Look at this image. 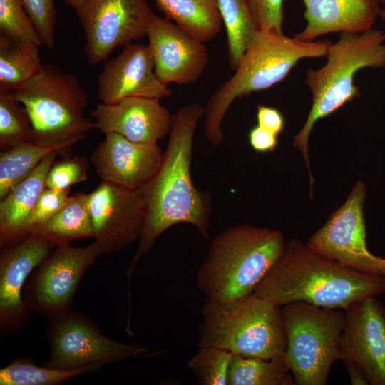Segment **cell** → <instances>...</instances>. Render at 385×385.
Segmentation results:
<instances>
[{"instance_id":"obj_1","label":"cell","mask_w":385,"mask_h":385,"mask_svg":"<svg viewBox=\"0 0 385 385\" xmlns=\"http://www.w3.org/2000/svg\"><path fill=\"white\" fill-rule=\"evenodd\" d=\"M205 113L200 104L192 103L173 113L169 141L161 164L152 179L140 189L145 217L138 248L127 271L128 296L136 264L166 230L177 224L188 223L208 237L211 196L194 185L190 173L194 135Z\"/></svg>"},{"instance_id":"obj_2","label":"cell","mask_w":385,"mask_h":385,"mask_svg":"<svg viewBox=\"0 0 385 385\" xmlns=\"http://www.w3.org/2000/svg\"><path fill=\"white\" fill-rule=\"evenodd\" d=\"M253 293L282 307L302 301L345 310L354 301L384 294L385 276L346 267L293 239Z\"/></svg>"},{"instance_id":"obj_3","label":"cell","mask_w":385,"mask_h":385,"mask_svg":"<svg viewBox=\"0 0 385 385\" xmlns=\"http://www.w3.org/2000/svg\"><path fill=\"white\" fill-rule=\"evenodd\" d=\"M283 234L250 224L227 227L212 241L196 278L197 287L215 302L252 294L284 253Z\"/></svg>"},{"instance_id":"obj_4","label":"cell","mask_w":385,"mask_h":385,"mask_svg":"<svg viewBox=\"0 0 385 385\" xmlns=\"http://www.w3.org/2000/svg\"><path fill=\"white\" fill-rule=\"evenodd\" d=\"M328 40L304 41L283 32L257 31L235 73L208 98L205 107V136L213 147L222 141V120L232 102L284 80L302 59L326 56Z\"/></svg>"},{"instance_id":"obj_5","label":"cell","mask_w":385,"mask_h":385,"mask_svg":"<svg viewBox=\"0 0 385 385\" xmlns=\"http://www.w3.org/2000/svg\"><path fill=\"white\" fill-rule=\"evenodd\" d=\"M385 31L370 29L358 33H341L331 43L326 63L306 71L305 84L312 94V106L306 121L295 135L293 145L301 152L307 165L310 186L309 139L314 124L360 95L354 84L355 74L364 68L385 67Z\"/></svg>"},{"instance_id":"obj_6","label":"cell","mask_w":385,"mask_h":385,"mask_svg":"<svg viewBox=\"0 0 385 385\" xmlns=\"http://www.w3.org/2000/svg\"><path fill=\"white\" fill-rule=\"evenodd\" d=\"M198 346L270 360L284 356L282 307L254 293L232 301L206 299Z\"/></svg>"},{"instance_id":"obj_7","label":"cell","mask_w":385,"mask_h":385,"mask_svg":"<svg viewBox=\"0 0 385 385\" xmlns=\"http://www.w3.org/2000/svg\"><path fill=\"white\" fill-rule=\"evenodd\" d=\"M14 93L29 115L35 143L69 148L96 128L85 115L88 93L73 74L55 65L43 64Z\"/></svg>"},{"instance_id":"obj_8","label":"cell","mask_w":385,"mask_h":385,"mask_svg":"<svg viewBox=\"0 0 385 385\" xmlns=\"http://www.w3.org/2000/svg\"><path fill=\"white\" fill-rule=\"evenodd\" d=\"M284 359L297 385H324L340 360L345 312L298 301L282 306Z\"/></svg>"},{"instance_id":"obj_9","label":"cell","mask_w":385,"mask_h":385,"mask_svg":"<svg viewBox=\"0 0 385 385\" xmlns=\"http://www.w3.org/2000/svg\"><path fill=\"white\" fill-rule=\"evenodd\" d=\"M46 338L50 355L43 366L61 370L93 363L118 361L140 356L148 349L139 344L123 343L105 336L85 314L68 308L48 317Z\"/></svg>"},{"instance_id":"obj_10","label":"cell","mask_w":385,"mask_h":385,"mask_svg":"<svg viewBox=\"0 0 385 385\" xmlns=\"http://www.w3.org/2000/svg\"><path fill=\"white\" fill-rule=\"evenodd\" d=\"M345 312L340 360L354 385H385V307L376 297L353 302Z\"/></svg>"},{"instance_id":"obj_11","label":"cell","mask_w":385,"mask_h":385,"mask_svg":"<svg viewBox=\"0 0 385 385\" xmlns=\"http://www.w3.org/2000/svg\"><path fill=\"white\" fill-rule=\"evenodd\" d=\"M101 254L95 241L83 247H56L27 279L22 294L27 307L48 317L71 308L85 272Z\"/></svg>"},{"instance_id":"obj_12","label":"cell","mask_w":385,"mask_h":385,"mask_svg":"<svg viewBox=\"0 0 385 385\" xmlns=\"http://www.w3.org/2000/svg\"><path fill=\"white\" fill-rule=\"evenodd\" d=\"M77 15L85 33L88 62L96 66L117 47L147 36L155 14L146 0H86Z\"/></svg>"},{"instance_id":"obj_13","label":"cell","mask_w":385,"mask_h":385,"mask_svg":"<svg viewBox=\"0 0 385 385\" xmlns=\"http://www.w3.org/2000/svg\"><path fill=\"white\" fill-rule=\"evenodd\" d=\"M366 195L364 183L358 181L344 203L310 237L307 244L317 253L346 267L379 274V257L374 255L366 245L364 215Z\"/></svg>"},{"instance_id":"obj_14","label":"cell","mask_w":385,"mask_h":385,"mask_svg":"<svg viewBox=\"0 0 385 385\" xmlns=\"http://www.w3.org/2000/svg\"><path fill=\"white\" fill-rule=\"evenodd\" d=\"M93 238L102 253L118 252L139 240L145 205L140 190H130L101 180L88 194Z\"/></svg>"},{"instance_id":"obj_15","label":"cell","mask_w":385,"mask_h":385,"mask_svg":"<svg viewBox=\"0 0 385 385\" xmlns=\"http://www.w3.org/2000/svg\"><path fill=\"white\" fill-rule=\"evenodd\" d=\"M0 252V337L7 338L31 317L22 294L33 270L54 248L33 233L6 245Z\"/></svg>"},{"instance_id":"obj_16","label":"cell","mask_w":385,"mask_h":385,"mask_svg":"<svg viewBox=\"0 0 385 385\" xmlns=\"http://www.w3.org/2000/svg\"><path fill=\"white\" fill-rule=\"evenodd\" d=\"M155 74L164 85H185L197 81L209 63L205 43L172 21L154 15L147 32Z\"/></svg>"},{"instance_id":"obj_17","label":"cell","mask_w":385,"mask_h":385,"mask_svg":"<svg viewBox=\"0 0 385 385\" xmlns=\"http://www.w3.org/2000/svg\"><path fill=\"white\" fill-rule=\"evenodd\" d=\"M97 85L98 98L103 103H113L130 96L160 100L172 95V91L155 74L154 60L148 46L134 43L105 62Z\"/></svg>"},{"instance_id":"obj_18","label":"cell","mask_w":385,"mask_h":385,"mask_svg":"<svg viewBox=\"0 0 385 385\" xmlns=\"http://www.w3.org/2000/svg\"><path fill=\"white\" fill-rule=\"evenodd\" d=\"M91 155L101 180L130 190H140L155 175L163 153L158 143L133 142L110 133Z\"/></svg>"},{"instance_id":"obj_19","label":"cell","mask_w":385,"mask_h":385,"mask_svg":"<svg viewBox=\"0 0 385 385\" xmlns=\"http://www.w3.org/2000/svg\"><path fill=\"white\" fill-rule=\"evenodd\" d=\"M91 115L96 128L113 133L136 143H157L170 132L173 113L160 100L130 96L113 103H101Z\"/></svg>"},{"instance_id":"obj_20","label":"cell","mask_w":385,"mask_h":385,"mask_svg":"<svg viewBox=\"0 0 385 385\" xmlns=\"http://www.w3.org/2000/svg\"><path fill=\"white\" fill-rule=\"evenodd\" d=\"M304 29L294 36L312 41L329 33H358L370 29L381 11L380 0H302Z\"/></svg>"},{"instance_id":"obj_21","label":"cell","mask_w":385,"mask_h":385,"mask_svg":"<svg viewBox=\"0 0 385 385\" xmlns=\"http://www.w3.org/2000/svg\"><path fill=\"white\" fill-rule=\"evenodd\" d=\"M61 151L63 150L48 153L28 178L14 186L0 200V247L26 236L28 218L46 188L47 174Z\"/></svg>"},{"instance_id":"obj_22","label":"cell","mask_w":385,"mask_h":385,"mask_svg":"<svg viewBox=\"0 0 385 385\" xmlns=\"http://www.w3.org/2000/svg\"><path fill=\"white\" fill-rule=\"evenodd\" d=\"M29 233L37 235L55 248L68 245L78 239L93 237L88 194L72 195L58 212L31 228Z\"/></svg>"},{"instance_id":"obj_23","label":"cell","mask_w":385,"mask_h":385,"mask_svg":"<svg viewBox=\"0 0 385 385\" xmlns=\"http://www.w3.org/2000/svg\"><path fill=\"white\" fill-rule=\"evenodd\" d=\"M165 17L205 43L220 32L222 20L217 0H155Z\"/></svg>"},{"instance_id":"obj_24","label":"cell","mask_w":385,"mask_h":385,"mask_svg":"<svg viewBox=\"0 0 385 385\" xmlns=\"http://www.w3.org/2000/svg\"><path fill=\"white\" fill-rule=\"evenodd\" d=\"M41 44L0 35V91H14L41 68Z\"/></svg>"},{"instance_id":"obj_25","label":"cell","mask_w":385,"mask_h":385,"mask_svg":"<svg viewBox=\"0 0 385 385\" xmlns=\"http://www.w3.org/2000/svg\"><path fill=\"white\" fill-rule=\"evenodd\" d=\"M284 356L266 360L232 354L227 385H293Z\"/></svg>"},{"instance_id":"obj_26","label":"cell","mask_w":385,"mask_h":385,"mask_svg":"<svg viewBox=\"0 0 385 385\" xmlns=\"http://www.w3.org/2000/svg\"><path fill=\"white\" fill-rule=\"evenodd\" d=\"M227 33L228 59L235 71L257 31L246 0H217Z\"/></svg>"},{"instance_id":"obj_27","label":"cell","mask_w":385,"mask_h":385,"mask_svg":"<svg viewBox=\"0 0 385 385\" xmlns=\"http://www.w3.org/2000/svg\"><path fill=\"white\" fill-rule=\"evenodd\" d=\"M66 148L63 145L48 146L26 143L1 151L0 200L14 186L28 178L48 153Z\"/></svg>"},{"instance_id":"obj_28","label":"cell","mask_w":385,"mask_h":385,"mask_svg":"<svg viewBox=\"0 0 385 385\" xmlns=\"http://www.w3.org/2000/svg\"><path fill=\"white\" fill-rule=\"evenodd\" d=\"M104 365L98 362L61 370L38 366L33 359L20 357L0 369V385H58L76 376L96 371Z\"/></svg>"},{"instance_id":"obj_29","label":"cell","mask_w":385,"mask_h":385,"mask_svg":"<svg viewBox=\"0 0 385 385\" xmlns=\"http://www.w3.org/2000/svg\"><path fill=\"white\" fill-rule=\"evenodd\" d=\"M34 143L33 128L24 105L14 91H0V150Z\"/></svg>"},{"instance_id":"obj_30","label":"cell","mask_w":385,"mask_h":385,"mask_svg":"<svg viewBox=\"0 0 385 385\" xmlns=\"http://www.w3.org/2000/svg\"><path fill=\"white\" fill-rule=\"evenodd\" d=\"M188 367L202 385H227V373L232 354L210 346H198Z\"/></svg>"},{"instance_id":"obj_31","label":"cell","mask_w":385,"mask_h":385,"mask_svg":"<svg viewBox=\"0 0 385 385\" xmlns=\"http://www.w3.org/2000/svg\"><path fill=\"white\" fill-rule=\"evenodd\" d=\"M0 33L41 44L23 0H0Z\"/></svg>"},{"instance_id":"obj_32","label":"cell","mask_w":385,"mask_h":385,"mask_svg":"<svg viewBox=\"0 0 385 385\" xmlns=\"http://www.w3.org/2000/svg\"><path fill=\"white\" fill-rule=\"evenodd\" d=\"M88 168V160L79 155L54 162L47 174L46 187L70 189L73 185L87 180Z\"/></svg>"},{"instance_id":"obj_33","label":"cell","mask_w":385,"mask_h":385,"mask_svg":"<svg viewBox=\"0 0 385 385\" xmlns=\"http://www.w3.org/2000/svg\"><path fill=\"white\" fill-rule=\"evenodd\" d=\"M24 8L38 34L41 44L50 49L55 44V0H23Z\"/></svg>"},{"instance_id":"obj_34","label":"cell","mask_w":385,"mask_h":385,"mask_svg":"<svg viewBox=\"0 0 385 385\" xmlns=\"http://www.w3.org/2000/svg\"><path fill=\"white\" fill-rule=\"evenodd\" d=\"M284 0H246L257 31H282Z\"/></svg>"},{"instance_id":"obj_35","label":"cell","mask_w":385,"mask_h":385,"mask_svg":"<svg viewBox=\"0 0 385 385\" xmlns=\"http://www.w3.org/2000/svg\"><path fill=\"white\" fill-rule=\"evenodd\" d=\"M70 189L58 190L46 188L40 195L26 222L25 235L58 212L68 202Z\"/></svg>"},{"instance_id":"obj_36","label":"cell","mask_w":385,"mask_h":385,"mask_svg":"<svg viewBox=\"0 0 385 385\" xmlns=\"http://www.w3.org/2000/svg\"><path fill=\"white\" fill-rule=\"evenodd\" d=\"M257 125L277 136L283 131L285 120L282 113L277 108L259 105L257 111Z\"/></svg>"},{"instance_id":"obj_37","label":"cell","mask_w":385,"mask_h":385,"mask_svg":"<svg viewBox=\"0 0 385 385\" xmlns=\"http://www.w3.org/2000/svg\"><path fill=\"white\" fill-rule=\"evenodd\" d=\"M277 135L258 125L250 129L248 141L252 148L258 153L273 151L278 142Z\"/></svg>"},{"instance_id":"obj_38","label":"cell","mask_w":385,"mask_h":385,"mask_svg":"<svg viewBox=\"0 0 385 385\" xmlns=\"http://www.w3.org/2000/svg\"><path fill=\"white\" fill-rule=\"evenodd\" d=\"M63 1L67 5L71 6L76 11V14H78L80 11L81 9L82 8L83 4L86 1V0H63Z\"/></svg>"},{"instance_id":"obj_39","label":"cell","mask_w":385,"mask_h":385,"mask_svg":"<svg viewBox=\"0 0 385 385\" xmlns=\"http://www.w3.org/2000/svg\"><path fill=\"white\" fill-rule=\"evenodd\" d=\"M379 270L380 274L385 276V258L379 257Z\"/></svg>"},{"instance_id":"obj_40","label":"cell","mask_w":385,"mask_h":385,"mask_svg":"<svg viewBox=\"0 0 385 385\" xmlns=\"http://www.w3.org/2000/svg\"><path fill=\"white\" fill-rule=\"evenodd\" d=\"M379 17L385 21V7L381 9L379 13Z\"/></svg>"},{"instance_id":"obj_41","label":"cell","mask_w":385,"mask_h":385,"mask_svg":"<svg viewBox=\"0 0 385 385\" xmlns=\"http://www.w3.org/2000/svg\"><path fill=\"white\" fill-rule=\"evenodd\" d=\"M380 1L385 4V0H380Z\"/></svg>"}]
</instances>
